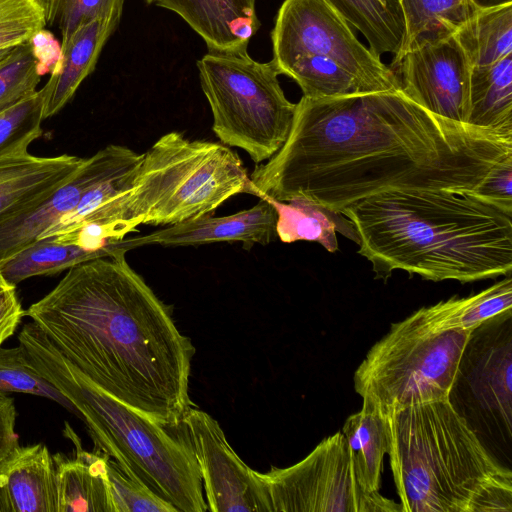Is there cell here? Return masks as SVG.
<instances>
[{
  "label": "cell",
  "instance_id": "ab89813d",
  "mask_svg": "<svg viewBox=\"0 0 512 512\" xmlns=\"http://www.w3.org/2000/svg\"><path fill=\"white\" fill-rule=\"evenodd\" d=\"M10 49L0 51V61L5 57Z\"/></svg>",
  "mask_w": 512,
  "mask_h": 512
},
{
  "label": "cell",
  "instance_id": "603a6c76",
  "mask_svg": "<svg viewBox=\"0 0 512 512\" xmlns=\"http://www.w3.org/2000/svg\"><path fill=\"white\" fill-rule=\"evenodd\" d=\"M467 123L512 134V54L472 68Z\"/></svg>",
  "mask_w": 512,
  "mask_h": 512
},
{
  "label": "cell",
  "instance_id": "7402d4cb",
  "mask_svg": "<svg viewBox=\"0 0 512 512\" xmlns=\"http://www.w3.org/2000/svg\"><path fill=\"white\" fill-rule=\"evenodd\" d=\"M127 251L121 240L99 249H88L77 244L40 239L2 262L0 274L8 283L17 286L30 277L57 274L83 262Z\"/></svg>",
  "mask_w": 512,
  "mask_h": 512
},
{
  "label": "cell",
  "instance_id": "ffe728a7",
  "mask_svg": "<svg viewBox=\"0 0 512 512\" xmlns=\"http://www.w3.org/2000/svg\"><path fill=\"white\" fill-rule=\"evenodd\" d=\"M119 19H97L80 26L61 44L58 68L40 89L44 119L57 114L74 96L83 80L93 72L108 38Z\"/></svg>",
  "mask_w": 512,
  "mask_h": 512
},
{
  "label": "cell",
  "instance_id": "7a4b0ae2",
  "mask_svg": "<svg viewBox=\"0 0 512 512\" xmlns=\"http://www.w3.org/2000/svg\"><path fill=\"white\" fill-rule=\"evenodd\" d=\"M125 253L68 269L25 315L99 389L176 427L191 408L195 348Z\"/></svg>",
  "mask_w": 512,
  "mask_h": 512
},
{
  "label": "cell",
  "instance_id": "83f0119b",
  "mask_svg": "<svg viewBox=\"0 0 512 512\" xmlns=\"http://www.w3.org/2000/svg\"><path fill=\"white\" fill-rule=\"evenodd\" d=\"M421 310L436 330H473L490 318L512 310L511 274L479 293L452 297Z\"/></svg>",
  "mask_w": 512,
  "mask_h": 512
},
{
  "label": "cell",
  "instance_id": "9a60e30c",
  "mask_svg": "<svg viewBox=\"0 0 512 512\" xmlns=\"http://www.w3.org/2000/svg\"><path fill=\"white\" fill-rule=\"evenodd\" d=\"M276 220L274 207L261 197L249 209L228 216L205 215L168 225L142 237L122 239V244L129 250L146 244L188 246L242 242L243 247L249 249L255 244L267 245L277 237Z\"/></svg>",
  "mask_w": 512,
  "mask_h": 512
},
{
  "label": "cell",
  "instance_id": "3957f363",
  "mask_svg": "<svg viewBox=\"0 0 512 512\" xmlns=\"http://www.w3.org/2000/svg\"><path fill=\"white\" fill-rule=\"evenodd\" d=\"M341 214L379 278L402 270L469 283L511 274L512 214L472 192L388 191Z\"/></svg>",
  "mask_w": 512,
  "mask_h": 512
},
{
  "label": "cell",
  "instance_id": "e0dca14e",
  "mask_svg": "<svg viewBox=\"0 0 512 512\" xmlns=\"http://www.w3.org/2000/svg\"><path fill=\"white\" fill-rule=\"evenodd\" d=\"M83 160L67 154L43 157L29 152L0 160V223L53 191Z\"/></svg>",
  "mask_w": 512,
  "mask_h": 512
},
{
  "label": "cell",
  "instance_id": "44dd1931",
  "mask_svg": "<svg viewBox=\"0 0 512 512\" xmlns=\"http://www.w3.org/2000/svg\"><path fill=\"white\" fill-rule=\"evenodd\" d=\"M262 197L276 211V235L284 243L314 241L333 253L338 250L336 232L358 243V234L353 223L341 213L302 197L289 201Z\"/></svg>",
  "mask_w": 512,
  "mask_h": 512
},
{
  "label": "cell",
  "instance_id": "4fadbf2b",
  "mask_svg": "<svg viewBox=\"0 0 512 512\" xmlns=\"http://www.w3.org/2000/svg\"><path fill=\"white\" fill-rule=\"evenodd\" d=\"M393 64L410 99L436 115L467 123L472 67L453 33L421 38Z\"/></svg>",
  "mask_w": 512,
  "mask_h": 512
},
{
  "label": "cell",
  "instance_id": "6da1fadb",
  "mask_svg": "<svg viewBox=\"0 0 512 512\" xmlns=\"http://www.w3.org/2000/svg\"><path fill=\"white\" fill-rule=\"evenodd\" d=\"M512 157V134L436 115L401 90L296 104L289 135L250 180L257 197L334 212L388 191L473 192Z\"/></svg>",
  "mask_w": 512,
  "mask_h": 512
},
{
  "label": "cell",
  "instance_id": "4316f807",
  "mask_svg": "<svg viewBox=\"0 0 512 512\" xmlns=\"http://www.w3.org/2000/svg\"><path fill=\"white\" fill-rule=\"evenodd\" d=\"M472 68L512 54V2L478 11L453 32Z\"/></svg>",
  "mask_w": 512,
  "mask_h": 512
},
{
  "label": "cell",
  "instance_id": "d6a6232c",
  "mask_svg": "<svg viewBox=\"0 0 512 512\" xmlns=\"http://www.w3.org/2000/svg\"><path fill=\"white\" fill-rule=\"evenodd\" d=\"M106 469L114 512H177L111 457L107 459Z\"/></svg>",
  "mask_w": 512,
  "mask_h": 512
},
{
  "label": "cell",
  "instance_id": "1f68e13d",
  "mask_svg": "<svg viewBox=\"0 0 512 512\" xmlns=\"http://www.w3.org/2000/svg\"><path fill=\"white\" fill-rule=\"evenodd\" d=\"M45 24L60 31L65 43L82 25L97 19H119L125 0H38Z\"/></svg>",
  "mask_w": 512,
  "mask_h": 512
},
{
  "label": "cell",
  "instance_id": "ba28073f",
  "mask_svg": "<svg viewBox=\"0 0 512 512\" xmlns=\"http://www.w3.org/2000/svg\"><path fill=\"white\" fill-rule=\"evenodd\" d=\"M472 330H436L421 308L393 323L357 367L354 389L384 414L407 405L448 400Z\"/></svg>",
  "mask_w": 512,
  "mask_h": 512
},
{
  "label": "cell",
  "instance_id": "60d3db41",
  "mask_svg": "<svg viewBox=\"0 0 512 512\" xmlns=\"http://www.w3.org/2000/svg\"><path fill=\"white\" fill-rule=\"evenodd\" d=\"M157 0H145L147 4L155 3Z\"/></svg>",
  "mask_w": 512,
  "mask_h": 512
},
{
  "label": "cell",
  "instance_id": "8fae6325",
  "mask_svg": "<svg viewBox=\"0 0 512 512\" xmlns=\"http://www.w3.org/2000/svg\"><path fill=\"white\" fill-rule=\"evenodd\" d=\"M258 476L271 512H402L401 505L360 485L342 432L323 439L300 462Z\"/></svg>",
  "mask_w": 512,
  "mask_h": 512
},
{
  "label": "cell",
  "instance_id": "8992f818",
  "mask_svg": "<svg viewBox=\"0 0 512 512\" xmlns=\"http://www.w3.org/2000/svg\"><path fill=\"white\" fill-rule=\"evenodd\" d=\"M240 193L255 196L235 151L169 132L143 153L127 188L62 234L87 229L102 241H119L141 224L168 226L212 215Z\"/></svg>",
  "mask_w": 512,
  "mask_h": 512
},
{
  "label": "cell",
  "instance_id": "2e32d148",
  "mask_svg": "<svg viewBox=\"0 0 512 512\" xmlns=\"http://www.w3.org/2000/svg\"><path fill=\"white\" fill-rule=\"evenodd\" d=\"M205 41L210 52L247 51L249 40L260 27L255 0H157Z\"/></svg>",
  "mask_w": 512,
  "mask_h": 512
},
{
  "label": "cell",
  "instance_id": "f35d334b",
  "mask_svg": "<svg viewBox=\"0 0 512 512\" xmlns=\"http://www.w3.org/2000/svg\"><path fill=\"white\" fill-rule=\"evenodd\" d=\"M0 512H11L9 502H8L7 497H6L1 486H0Z\"/></svg>",
  "mask_w": 512,
  "mask_h": 512
},
{
  "label": "cell",
  "instance_id": "d590c367",
  "mask_svg": "<svg viewBox=\"0 0 512 512\" xmlns=\"http://www.w3.org/2000/svg\"><path fill=\"white\" fill-rule=\"evenodd\" d=\"M25 315L16 293V286L0 274V346L16 331Z\"/></svg>",
  "mask_w": 512,
  "mask_h": 512
},
{
  "label": "cell",
  "instance_id": "836d02e7",
  "mask_svg": "<svg viewBox=\"0 0 512 512\" xmlns=\"http://www.w3.org/2000/svg\"><path fill=\"white\" fill-rule=\"evenodd\" d=\"M45 26L38 0H0V51L27 42Z\"/></svg>",
  "mask_w": 512,
  "mask_h": 512
},
{
  "label": "cell",
  "instance_id": "f1b7e54d",
  "mask_svg": "<svg viewBox=\"0 0 512 512\" xmlns=\"http://www.w3.org/2000/svg\"><path fill=\"white\" fill-rule=\"evenodd\" d=\"M25 393L51 399L76 414L68 399L38 370L25 348L0 346V395Z\"/></svg>",
  "mask_w": 512,
  "mask_h": 512
},
{
  "label": "cell",
  "instance_id": "e575fe53",
  "mask_svg": "<svg viewBox=\"0 0 512 512\" xmlns=\"http://www.w3.org/2000/svg\"><path fill=\"white\" fill-rule=\"evenodd\" d=\"M472 193L512 214V157L495 166Z\"/></svg>",
  "mask_w": 512,
  "mask_h": 512
},
{
  "label": "cell",
  "instance_id": "484cf974",
  "mask_svg": "<svg viewBox=\"0 0 512 512\" xmlns=\"http://www.w3.org/2000/svg\"><path fill=\"white\" fill-rule=\"evenodd\" d=\"M404 23L405 36L394 60L423 37L453 33L459 25L478 11L512 2V0H397Z\"/></svg>",
  "mask_w": 512,
  "mask_h": 512
},
{
  "label": "cell",
  "instance_id": "d6986e66",
  "mask_svg": "<svg viewBox=\"0 0 512 512\" xmlns=\"http://www.w3.org/2000/svg\"><path fill=\"white\" fill-rule=\"evenodd\" d=\"M0 486L11 512H58L56 466L42 443L19 446L0 462Z\"/></svg>",
  "mask_w": 512,
  "mask_h": 512
},
{
  "label": "cell",
  "instance_id": "5bb4252c",
  "mask_svg": "<svg viewBox=\"0 0 512 512\" xmlns=\"http://www.w3.org/2000/svg\"><path fill=\"white\" fill-rule=\"evenodd\" d=\"M142 154L110 144L89 158L62 184L21 213L0 223V264L36 242L78 205L83 194L117 173L137 166Z\"/></svg>",
  "mask_w": 512,
  "mask_h": 512
},
{
  "label": "cell",
  "instance_id": "f546056e",
  "mask_svg": "<svg viewBox=\"0 0 512 512\" xmlns=\"http://www.w3.org/2000/svg\"><path fill=\"white\" fill-rule=\"evenodd\" d=\"M43 96L34 95L0 113V160L28 152L29 145L42 134Z\"/></svg>",
  "mask_w": 512,
  "mask_h": 512
},
{
  "label": "cell",
  "instance_id": "5b68a950",
  "mask_svg": "<svg viewBox=\"0 0 512 512\" xmlns=\"http://www.w3.org/2000/svg\"><path fill=\"white\" fill-rule=\"evenodd\" d=\"M42 375L72 404L95 448L170 503L177 512H204L202 478L184 439L95 386L34 323L18 336Z\"/></svg>",
  "mask_w": 512,
  "mask_h": 512
},
{
  "label": "cell",
  "instance_id": "7c38bea8",
  "mask_svg": "<svg viewBox=\"0 0 512 512\" xmlns=\"http://www.w3.org/2000/svg\"><path fill=\"white\" fill-rule=\"evenodd\" d=\"M179 426L197 461L208 510L271 512L258 472L240 459L214 418L191 407Z\"/></svg>",
  "mask_w": 512,
  "mask_h": 512
},
{
  "label": "cell",
  "instance_id": "277c9868",
  "mask_svg": "<svg viewBox=\"0 0 512 512\" xmlns=\"http://www.w3.org/2000/svg\"><path fill=\"white\" fill-rule=\"evenodd\" d=\"M402 512H512V471L448 400L384 413Z\"/></svg>",
  "mask_w": 512,
  "mask_h": 512
},
{
  "label": "cell",
  "instance_id": "52a82bcc",
  "mask_svg": "<svg viewBox=\"0 0 512 512\" xmlns=\"http://www.w3.org/2000/svg\"><path fill=\"white\" fill-rule=\"evenodd\" d=\"M271 39L272 61L305 98L401 90L395 71L358 40L325 0H285Z\"/></svg>",
  "mask_w": 512,
  "mask_h": 512
},
{
  "label": "cell",
  "instance_id": "74e56055",
  "mask_svg": "<svg viewBox=\"0 0 512 512\" xmlns=\"http://www.w3.org/2000/svg\"><path fill=\"white\" fill-rule=\"evenodd\" d=\"M16 415L13 399L0 395V462L19 447L15 431Z\"/></svg>",
  "mask_w": 512,
  "mask_h": 512
},
{
  "label": "cell",
  "instance_id": "30bf717a",
  "mask_svg": "<svg viewBox=\"0 0 512 512\" xmlns=\"http://www.w3.org/2000/svg\"><path fill=\"white\" fill-rule=\"evenodd\" d=\"M448 401L495 459L504 466V458L510 463L512 310L472 330Z\"/></svg>",
  "mask_w": 512,
  "mask_h": 512
},
{
  "label": "cell",
  "instance_id": "d4e9b609",
  "mask_svg": "<svg viewBox=\"0 0 512 512\" xmlns=\"http://www.w3.org/2000/svg\"><path fill=\"white\" fill-rule=\"evenodd\" d=\"M350 26L362 33L377 57L396 56L405 36V23L397 0H325Z\"/></svg>",
  "mask_w": 512,
  "mask_h": 512
},
{
  "label": "cell",
  "instance_id": "8d00e7d4",
  "mask_svg": "<svg viewBox=\"0 0 512 512\" xmlns=\"http://www.w3.org/2000/svg\"><path fill=\"white\" fill-rule=\"evenodd\" d=\"M29 41L42 74H52L56 71L61 59V44L53 34L43 28L36 32Z\"/></svg>",
  "mask_w": 512,
  "mask_h": 512
},
{
  "label": "cell",
  "instance_id": "4dcf8cb0",
  "mask_svg": "<svg viewBox=\"0 0 512 512\" xmlns=\"http://www.w3.org/2000/svg\"><path fill=\"white\" fill-rule=\"evenodd\" d=\"M42 76L29 40L10 49L0 61V113L34 95Z\"/></svg>",
  "mask_w": 512,
  "mask_h": 512
},
{
  "label": "cell",
  "instance_id": "cb8c5ba5",
  "mask_svg": "<svg viewBox=\"0 0 512 512\" xmlns=\"http://www.w3.org/2000/svg\"><path fill=\"white\" fill-rule=\"evenodd\" d=\"M344 434L356 477L369 492H379L387 435L384 414L371 401L363 399L360 411L345 421Z\"/></svg>",
  "mask_w": 512,
  "mask_h": 512
},
{
  "label": "cell",
  "instance_id": "ac0fdd59",
  "mask_svg": "<svg viewBox=\"0 0 512 512\" xmlns=\"http://www.w3.org/2000/svg\"><path fill=\"white\" fill-rule=\"evenodd\" d=\"M64 432L76 449L72 457L61 453L53 455L58 512H114L106 469L109 456L99 449L85 451L67 423Z\"/></svg>",
  "mask_w": 512,
  "mask_h": 512
},
{
  "label": "cell",
  "instance_id": "9c48e42d",
  "mask_svg": "<svg viewBox=\"0 0 512 512\" xmlns=\"http://www.w3.org/2000/svg\"><path fill=\"white\" fill-rule=\"evenodd\" d=\"M197 67L217 138L246 151L255 165L270 159L285 143L296 110L274 62L255 61L247 51H209Z\"/></svg>",
  "mask_w": 512,
  "mask_h": 512
}]
</instances>
